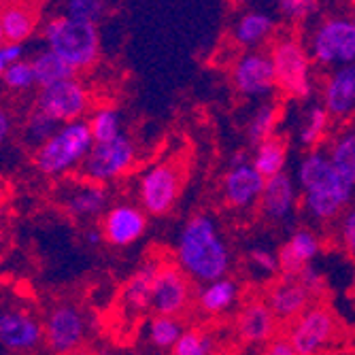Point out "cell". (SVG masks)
I'll use <instances>...</instances> for the list:
<instances>
[{
    "instance_id": "cell-1",
    "label": "cell",
    "mask_w": 355,
    "mask_h": 355,
    "mask_svg": "<svg viewBox=\"0 0 355 355\" xmlns=\"http://www.w3.org/2000/svg\"><path fill=\"white\" fill-rule=\"evenodd\" d=\"M179 268L202 283L223 279L230 268V251L217 232L211 215H193L179 234Z\"/></svg>"
},
{
    "instance_id": "cell-2",
    "label": "cell",
    "mask_w": 355,
    "mask_h": 355,
    "mask_svg": "<svg viewBox=\"0 0 355 355\" xmlns=\"http://www.w3.org/2000/svg\"><path fill=\"white\" fill-rule=\"evenodd\" d=\"M45 39L55 55L77 69H87L96 62L101 49V39L96 24L73 19L69 15L53 17L45 26Z\"/></svg>"
},
{
    "instance_id": "cell-3",
    "label": "cell",
    "mask_w": 355,
    "mask_h": 355,
    "mask_svg": "<svg viewBox=\"0 0 355 355\" xmlns=\"http://www.w3.org/2000/svg\"><path fill=\"white\" fill-rule=\"evenodd\" d=\"M94 147L89 123L75 121L62 125L60 130L37 149V166L45 175H60L87 157Z\"/></svg>"
},
{
    "instance_id": "cell-4",
    "label": "cell",
    "mask_w": 355,
    "mask_h": 355,
    "mask_svg": "<svg viewBox=\"0 0 355 355\" xmlns=\"http://www.w3.org/2000/svg\"><path fill=\"white\" fill-rule=\"evenodd\" d=\"M270 62L275 69L277 87L296 101H309L313 94L311 53L296 39H283L272 45Z\"/></svg>"
},
{
    "instance_id": "cell-5",
    "label": "cell",
    "mask_w": 355,
    "mask_h": 355,
    "mask_svg": "<svg viewBox=\"0 0 355 355\" xmlns=\"http://www.w3.org/2000/svg\"><path fill=\"white\" fill-rule=\"evenodd\" d=\"M311 60L321 67H349L355 62V21L351 17L324 19L311 39Z\"/></svg>"
},
{
    "instance_id": "cell-6",
    "label": "cell",
    "mask_w": 355,
    "mask_h": 355,
    "mask_svg": "<svg viewBox=\"0 0 355 355\" xmlns=\"http://www.w3.org/2000/svg\"><path fill=\"white\" fill-rule=\"evenodd\" d=\"M336 334V319L330 309L313 304L289 328V345L296 355H317L324 351Z\"/></svg>"
},
{
    "instance_id": "cell-7",
    "label": "cell",
    "mask_w": 355,
    "mask_h": 355,
    "mask_svg": "<svg viewBox=\"0 0 355 355\" xmlns=\"http://www.w3.org/2000/svg\"><path fill=\"white\" fill-rule=\"evenodd\" d=\"M181 191V173L177 166L162 162L151 166L141 179V205L149 215H166Z\"/></svg>"
},
{
    "instance_id": "cell-8",
    "label": "cell",
    "mask_w": 355,
    "mask_h": 355,
    "mask_svg": "<svg viewBox=\"0 0 355 355\" xmlns=\"http://www.w3.org/2000/svg\"><path fill=\"white\" fill-rule=\"evenodd\" d=\"M135 162V145L130 139H125L123 135L111 143H94L89 149L83 171L85 175L94 181H109L125 173Z\"/></svg>"
},
{
    "instance_id": "cell-9",
    "label": "cell",
    "mask_w": 355,
    "mask_h": 355,
    "mask_svg": "<svg viewBox=\"0 0 355 355\" xmlns=\"http://www.w3.org/2000/svg\"><path fill=\"white\" fill-rule=\"evenodd\" d=\"M87 109V92L77 81H62L41 89L39 111L58 123H75Z\"/></svg>"
},
{
    "instance_id": "cell-10",
    "label": "cell",
    "mask_w": 355,
    "mask_h": 355,
    "mask_svg": "<svg viewBox=\"0 0 355 355\" xmlns=\"http://www.w3.org/2000/svg\"><path fill=\"white\" fill-rule=\"evenodd\" d=\"M353 189L349 183H345L338 173L332 168L328 177H324L319 183L309 187L304 191V209L321 221H328L340 215V211L351 202Z\"/></svg>"
},
{
    "instance_id": "cell-11",
    "label": "cell",
    "mask_w": 355,
    "mask_h": 355,
    "mask_svg": "<svg viewBox=\"0 0 355 355\" xmlns=\"http://www.w3.org/2000/svg\"><path fill=\"white\" fill-rule=\"evenodd\" d=\"M189 302V281L179 266L162 264L153 283L151 309L155 315L177 317Z\"/></svg>"
},
{
    "instance_id": "cell-12",
    "label": "cell",
    "mask_w": 355,
    "mask_h": 355,
    "mask_svg": "<svg viewBox=\"0 0 355 355\" xmlns=\"http://www.w3.org/2000/svg\"><path fill=\"white\" fill-rule=\"evenodd\" d=\"M232 83L243 96H268L275 87V69L268 53L249 51L234 62Z\"/></svg>"
},
{
    "instance_id": "cell-13",
    "label": "cell",
    "mask_w": 355,
    "mask_h": 355,
    "mask_svg": "<svg viewBox=\"0 0 355 355\" xmlns=\"http://www.w3.org/2000/svg\"><path fill=\"white\" fill-rule=\"evenodd\" d=\"M85 334L83 317L73 306H58L49 313L45 324V340L53 353L75 351Z\"/></svg>"
},
{
    "instance_id": "cell-14",
    "label": "cell",
    "mask_w": 355,
    "mask_h": 355,
    "mask_svg": "<svg viewBox=\"0 0 355 355\" xmlns=\"http://www.w3.org/2000/svg\"><path fill=\"white\" fill-rule=\"evenodd\" d=\"M145 228H147L145 211L130 205L113 207L103 219V236L117 247H125L139 241L145 234Z\"/></svg>"
},
{
    "instance_id": "cell-15",
    "label": "cell",
    "mask_w": 355,
    "mask_h": 355,
    "mask_svg": "<svg viewBox=\"0 0 355 355\" xmlns=\"http://www.w3.org/2000/svg\"><path fill=\"white\" fill-rule=\"evenodd\" d=\"M264 183L266 179L253 168L251 162L245 166H234L223 177V183H221L223 198L236 209H247L260 200L264 191Z\"/></svg>"
},
{
    "instance_id": "cell-16",
    "label": "cell",
    "mask_w": 355,
    "mask_h": 355,
    "mask_svg": "<svg viewBox=\"0 0 355 355\" xmlns=\"http://www.w3.org/2000/svg\"><path fill=\"white\" fill-rule=\"evenodd\" d=\"M43 338V328L39 321L24 311H3L0 313V345L11 351H28L37 347Z\"/></svg>"
},
{
    "instance_id": "cell-17",
    "label": "cell",
    "mask_w": 355,
    "mask_h": 355,
    "mask_svg": "<svg viewBox=\"0 0 355 355\" xmlns=\"http://www.w3.org/2000/svg\"><path fill=\"white\" fill-rule=\"evenodd\" d=\"M324 107L330 117H347L355 111V71L338 67L324 85Z\"/></svg>"
},
{
    "instance_id": "cell-18",
    "label": "cell",
    "mask_w": 355,
    "mask_h": 355,
    "mask_svg": "<svg viewBox=\"0 0 355 355\" xmlns=\"http://www.w3.org/2000/svg\"><path fill=\"white\" fill-rule=\"evenodd\" d=\"M311 294L300 285L298 279L283 277L268 292V309L277 319H298L309 309Z\"/></svg>"
},
{
    "instance_id": "cell-19",
    "label": "cell",
    "mask_w": 355,
    "mask_h": 355,
    "mask_svg": "<svg viewBox=\"0 0 355 355\" xmlns=\"http://www.w3.org/2000/svg\"><path fill=\"white\" fill-rule=\"evenodd\" d=\"M260 205H262V213L272 221H281V219L289 217V213L294 211V205H296L294 179L287 173L266 179L264 191L260 196Z\"/></svg>"
},
{
    "instance_id": "cell-20",
    "label": "cell",
    "mask_w": 355,
    "mask_h": 355,
    "mask_svg": "<svg viewBox=\"0 0 355 355\" xmlns=\"http://www.w3.org/2000/svg\"><path fill=\"white\" fill-rule=\"evenodd\" d=\"M236 328L245 343L251 345L270 343L277 328V317L272 315L266 302H251L239 313Z\"/></svg>"
},
{
    "instance_id": "cell-21",
    "label": "cell",
    "mask_w": 355,
    "mask_h": 355,
    "mask_svg": "<svg viewBox=\"0 0 355 355\" xmlns=\"http://www.w3.org/2000/svg\"><path fill=\"white\" fill-rule=\"evenodd\" d=\"M39 9L32 5H5L0 9V21H3L5 41L13 45H21L39 24Z\"/></svg>"
},
{
    "instance_id": "cell-22",
    "label": "cell",
    "mask_w": 355,
    "mask_h": 355,
    "mask_svg": "<svg viewBox=\"0 0 355 355\" xmlns=\"http://www.w3.org/2000/svg\"><path fill=\"white\" fill-rule=\"evenodd\" d=\"M157 270H159V266L155 262H147L128 279V283L123 287V304L130 311L141 313L151 306L153 283H155Z\"/></svg>"
},
{
    "instance_id": "cell-23",
    "label": "cell",
    "mask_w": 355,
    "mask_h": 355,
    "mask_svg": "<svg viewBox=\"0 0 355 355\" xmlns=\"http://www.w3.org/2000/svg\"><path fill=\"white\" fill-rule=\"evenodd\" d=\"M239 300V285L223 277L213 283H205V287L198 292V304L209 315H221L230 311Z\"/></svg>"
},
{
    "instance_id": "cell-24",
    "label": "cell",
    "mask_w": 355,
    "mask_h": 355,
    "mask_svg": "<svg viewBox=\"0 0 355 355\" xmlns=\"http://www.w3.org/2000/svg\"><path fill=\"white\" fill-rule=\"evenodd\" d=\"M251 164L264 179H270V177H277V175L285 173V164H287V145H285V141L279 139V137H272V139L260 143L255 147Z\"/></svg>"
},
{
    "instance_id": "cell-25",
    "label": "cell",
    "mask_w": 355,
    "mask_h": 355,
    "mask_svg": "<svg viewBox=\"0 0 355 355\" xmlns=\"http://www.w3.org/2000/svg\"><path fill=\"white\" fill-rule=\"evenodd\" d=\"M32 73H35V83H39L43 89L62 81H71L75 75V69L71 64L64 62L60 55H55L51 49L39 53L35 60L30 62Z\"/></svg>"
},
{
    "instance_id": "cell-26",
    "label": "cell",
    "mask_w": 355,
    "mask_h": 355,
    "mask_svg": "<svg viewBox=\"0 0 355 355\" xmlns=\"http://www.w3.org/2000/svg\"><path fill=\"white\" fill-rule=\"evenodd\" d=\"M275 19L264 11H247L234 26V39L241 45H257L272 35Z\"/></svg>"
},
{
    "instance_id": "cell-27",
    "label": "cell",
    "mask_w": 355,
    "mask_h": 355,
    "mask_svg": "<svg viewBox=\"0 0 355 355\" xmlns=\"http://www.w3.org/2000/svg\"><path fill=\"white\" fill-rule=\"evenodd\" d=\"M328 157L338 177L355 187V132H343L332 143Z\"/></svg>"
},
{
    "instance_id": "cell-28",
    "label": "cell",
    "mask_w": 355,
    "mask_h": 355,
    "mask_svg": "<svg viewBox=\"0 0 355 355\" xmlns=\"http://www.w3.org/2000/svg\"><path fill=\"white\" fill-rule=\"evenodd\" d=\"M107 189L101 183H87L83 187H79L77 191L71 193L69 198V209L73 215L85 217V215H96L101 213L107 205Z\"/></svg>"
},
{
    "instance_id": "cell-29",
    "label": "cell",
    "mask_w": 355,
    "mask_h": 355,
    "mask_svg": "<svg viewBox=\"0 0 355 355\" xmlns=\"http://www.w3.org/2000/svg\"><path fill=\"white\" fill-rule=\"evenodd\" d=\"M277 121H279V107L277 105L266 103L262 107H257L253 117L249 119V125H247V139L255 147L264 141H268V139H272Z\"/></svg>"
},
{
    "instance_id": "cell-30",
    "label": "cell",
    "mask_w": 355,
    "mask_h": 355,
    "mask_svg": "<svg viewBox=\"0 0 355 355\" xmlns=\"http://www.w3.org/2000/svg\"><path fill=\"white\" fill-rule=\"evenodd\" d=\"M330 173H332L330 157L324 155V153H319V151H309L302 157V162H300V166L296 171V179H298V185L302 187V191H306L309 187L319 183Z\"/></svg>"
},
{
    "instance_id": "cell-31",
    "label": "cell",
    "mask_w": 355,
    "mask_h": 355,
    "mask_svg": "<svg viewBox=\"0 0 355 355\" xmlns=\"http://www.w3.org/2000/svg\"><path fill=\"white\" fill-rule=\"evenodd\" d=\"M328 125H330V113L326 111V107L324 105L311 107L300 128V143L304 147H315L328 132Z\"/></svg>"
},
{
    "instance_id": "cell-32",
    "label": "cell",
    "mask_w": 355,
    "mask_h": 355,
    "mask_svg": "<svg viewBox=\"0 0 355 355\" xmlns=\"http://www.w3.org/2000/svg\"><path fill=\"white\" fill-rule=\"evenodd\" d=\"M89 132L94 143H111L121 137V119L115 109L96 111L89 121Z\"/></svg>"
},
{
    "instance_id": "cell-33",
    "label": "cell",
    "mask_w": 355,
    "mask_h": 355,
    "mask_svg": "<svg viewBox=\"0 0 355 355\" xmlns=\"http://www.w3.org/2000/svg\"><path fill=\"white\" fill-rule=\"evenodd\" d=\"M183 326L179 324L177 317H162L155 315L149 324V338L159 349H173L177 340L183 336Z\"/></svg>"
},
{
    "instance_id": "cell-34",
    "label": "cell",
    "mask_w": 355,
    "mask_h": 355,
    "mask_svg": "<svg viewBox=\"0 0 355 355\" xmlns=\"http://www.w3.org/2000/svg\"><path fill=\"white\" fill-rule=\"evenodd\" d=\"M215 343L209 334L198 330H185L173 347V355H213Z\"/></svg>"
},
{
    "instance_id": "cell-35",
    "label": "cell",
    "mask_w": 355,
    "mask_h": 355,
    "mask_svg": "<svg viewBox=\"0 0 355 355\" xmlns=\"http://www.w3.org/2000/svg\"><path fill=\"white\" fill-rule=\"evenodd\" d=\"M285 245H287V249L292 251L304 266H309L313 257L319 253V239L311 230H306V228L296 230L292 234V239H289Z\"/></svg>"
},
{
    "instance_id": "cell-36",
    "label": "cell",
    "mask_w": 355,
    "mask_h": 355,
    "mask_svg": "<svg viewBox=\"0 0 355 355\" xmlns=\"http://www.w3.org/2000/svg\"><path fill=\"white\" fill-rule=\"evenodd\" d=\"M55 125H58V121H53L49 115H45L43 111H35L30 115V119H28V128H26V132H28V137H30V141L32 143H37L39 147L45 143V141H49L58 130H55Z\"/></svg>"
},
{
    "instance_id": "cell-37",
    "label": "cell",
    "mask_w": 355,
    "mask_h": 355,
    "mask_svg": "<svg viewBox=\"0 0 355 355\" xmlns=\"http://www.w3.org/2000/svg\"><path fill=\"white\" fill-rule=\"evenodd\" d=\"M105 11V3H96V0H73V3L67 5V15L73 19H81V21H92L96 24Z\"/></svg>"
},
{
    "instance_id": "cell-38",
    "label": "cell",
    "mask_w": 355,
    "mask_h": 355,
    "mask_svg": "<svg viewBox=\"0 0 355 355\" xmlns=\"http://www.w3.org/2000/svg\"><path fill=\"white\" fill-rule=\"evenodd\" d=\"M3 77H5V83L9 87H15V89H24V87H30L32 83H35V73H32L30 62L11 64Z\"/></svg>"
},
{
    "instance_id": "cell-39",
    "label": "cell",
    "mask_w": 355,
    "mask_h": 355,
    "mask_svg": "<svg viewBox=\"0 0 355 355\" xmlns=\"http://www.w3.org/2000/svg\"><path fill=\"white\" fill-rule=\"evenodd\" d=\"M319 5L313 3V0H285V3H279V11L283 17L292 19V21H302L304 17H309Z\"/></svg>"
},
{
    "instance_id": "cell-40",
    "label": "cell",
    "mask_w": 355,
    "mask_h": 355,
    "mask_svg": "<svg viewBox=\"0 0 355 355\" xmlns=\"http://www.w3.org/2000/svg\"><path fill=\"white\" fill-rule=\"evenodd\" d=\"M249 260H251L253 270L262 272V275H275V272L279 270L277 255H272V253L266 251V249H260V247H257V249H251Z\"/></svg>"
},
{
    "instance_id": "cell-41",
    "label": "cell",
    "mask_w": 355,
    "mask_h": 355,
    "mask_svg": "<svg viewBox=\"0 0 355 355\" xmlns=\"http://www.w3.org/2000/svg\"><path fill=\"white\" fill-rule=\"evenodd\" d=\"M298 281H300V285L306 289V292H309L311 296L319 294L321 289H324V277H321V272H319V270H315L311 264H309V266H304V270L298 275Z\"/></svg>"
},
{
    "instance_id": "cell-42",
    "label": "cell",
    "mask_w": 355,
    "mask_h": 355,
    "mask_svg": "<svg viewBox=\"0 0 355 355\" xmlns=\"http://www.w3.org/2000/svg\"><path fill=\"white\" fill-rule=\"evenodd\" d=\"M343 243L351 255H355V209L343 221Z\"/></svg>"
},
{
    "instance_id": "cell-43",
    "label": "cell",
    "mask_w": 355,
    "mask_h": 355,
    "mask_svg": "<svg viewBox=\"0 0 355 355\" xmlns=\"http://www.w3.org/2000/svg\"><path fill=\"white\" fill-rule=\"evenodd\" d=\"M264 355H296V351H294L292 345H289L287 338H272V340L266 345Z\"/></svg>"
},
{
    "instance_id": "cell-44",
    "label": "cell",
    "mask_w": 355,
    "mask_h": 355,
    "mask_svg": "<svg viewBox=\"0 0 355 355\" xmlns=\"http://www.w3.org/2000/svg\"><path fill=\"white\" fill-rule=\"evenodd\" d=\"M9 130H11L9 115H7L5 111H0V143H3V141L9 137Z\"/></svg>"
},
{
    "instance_id": "cell-45",
    "label": "cell",
    "mask_w": 355,
    "mask_h": 355,
    "mask_svg": "<svg viewBox=\"0 0 355 355\" xmlns=\"http://www.w3.org/2000/svg\"><path fill=\"white\" fill-rule=\"evenodd\" d=\"M245 164H249V155H247V151H239V153L232 155V162H230L232 168H234V166H245Z\"/></svg>"
},
{
    "instance_id": "cell-46",
    "label": "cell",
    "mask_w": 355,
    "mask_h": 355,
    "mask_svg": "<svg viewBox=\"0 0 355 355\" xmlns=\"http://www.w3.org/2000/svg\"><path fill=\"white\" fill-rule=\"evenodd\" d=\"M103 239H105V236H103L98 230H89V232H85V241H87L89 245H98Z\"/></svg>"
},
{
    "instance_id": "cell-47",
    "label": "cell",
    "mask_w": 355,
    "mask_h": 355,
    "mask_svg": "<svg viewBox=\"0 0 355 355\" xmlns=\"http://www.w3.org/2000/svg\"><path fill=\"white\" fill-rule=\"evenodd\" d=\"M9 69V64L5 62V58L3 55H0V75H5V71Z\"/></svg>"
},
{
    "instance_id": "cell-48",
    "label": "cell",
    "mask_w": 355,
    "mask_h": 355,
    "mask_svg": "<svg viewBox=\"0 0 355 355\" xmlns=\"http://www.w3.org/2000/svg\"><path fill=\"white\" fill-rule=\"evenodd\" d=\"M5 41V32H3V21H0V45H3Z\"/></svg>"
},
{
    "instance_id": "cell-49",
    "label": "cell",
    "mask_w": 355,
    "mask_h": 355,
    "mask_svg": "<svg viewBox=\"0 0 355 355\" xmlns=\"http://www.w3.org/2000/svg\"><path fill=\"white\" fill-rule=\"evenodd\" d=\"M0 239H3V209H0Z\"/></svg>"
},
{
    "instance_id": "cell-50",
    "label": "cell",
    "mask_w": 355,
    "mask_h": 355,
    "mask_svg": "<svg viewBox=\"0 0 355 355\" xmlns=\"http://www.w3.org/2000/svg\"><path fill=\"white\" fill-rule=\"evenodd\" d=\"M96 355H111L109 351H101V353H96Z\"/></svg>"
},
{
    "instance_id": "cell-51",
    "label": "cell",
    "mask_w": 355,
    "mask_h": 355,
    "mask_svg": "<svg viewBox=\"0 0 355 355\" xmlns=\"http://www.w3.org/2000/svg\"><path fill=\"white\" fill-rule=\"evenodd\" d=\"M351 19L355 21V5H353V13H351Z\"/></svg>"
},
{
    "instance_id": "cell-52",
    "label": "cell",
    "mask_w": 355,
    "mask_h": 355,
    "mask_svg": "<svg viewBox=\"0 0 355 355\" xmlns=\"http://www.w3.org/2000/svg\"><path fill=\"white\" fill-rule=\"evenodd\" d=\"M351 67H353V71H355V62H353V64H351Z\"/></svg>"
}]
</instances>
